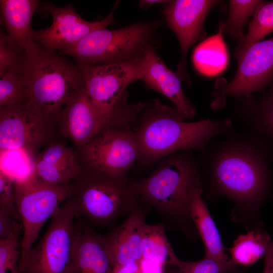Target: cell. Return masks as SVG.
Wrapping results in <instances>:
<instances>
[{
  "instance_id": "cell-35",
  "label": "cell",
  "mask_w": 273,
  "mask_h": 273,
  "mask_svg": "<svg viewBox=\"0 0 273 273\" xmlns=\"http://www.w3.org/2000/svg\"><path fill=\"white\" fill-rule=\"evenodd\" d=\"M138 263L142 273H165L167 268L164 265L144 258Z\"/></svg>"
},
{
  "instance_id": "cell-17",
  "label": "cell",
  "mask_w": 273,
  "mask_h": 273,
  "mask_svg": "<svg viewBox=\"0 0 273 273\" xmlns=\"http://www.w3.org/2000/svg\"><path fill=\"white\" fill-rule=\"evenodd\" d=\"M73 252L75 273H112L113 264L106 236L96 233L82 221Z\"/></svg>"
},
{
  "instance_id": "cell-5",
  "label": "cell",
  "mask_w": 273,
  "mask_h": 273,
  "mask_svg": "<svg viewBox=\"0 0 273 273\" xmlns=\"http://www.w3.org/2000/svg\"><path fill=\"white\" fill-rule=\"evenodd\" d=\"M78 217L71 197L51 217L38 244L20 255L19 273H75L73 252L79 229Z\"/></svg>"
},
{
  "instance_id": "cell-29",
  "label": "cell",
  "mask_w": 273,
  "mask_h": 273,
  "mask_svg": "<svg viewBox=\"0 0 273 273\" xmlns=\"http://www.w3.org/2000/svg\"><path fill=\"white\" fill-rule=\"evenodd\" d=\"M273 31V1L262 2L253 15L248 30L237 50L261 41Z\"/></svg>"
},
{
  "instance_id": "cell-11",
  "label": "cell",
  "mask_w": 273,
  "mask_h": 273,
  "mask_svg": "<svg viewBox=\"0 0 273 273\" xmlns=\"http://www.w3.org/2000/svg\"><path fill=\"white\" fill-rule=\"evenodd\" d=\"M81 150L88 168L117 177H123L142 158L136 131L128 126L104 129Z\"/></svg>"
},
{
  "instance_id": "cell-1",
  "label": "cell",
  "mask_w": 273,
  "mask_h": 273,
  "mask_svg": "<svg viewBox=\"0 0 273 273\" xmlns=\"http://www.w3.org/2000/svg\"><path fill=\"white\" fill-rule=\"evenodd\" d=\"M225 136L209 149L205 165L212 188L239 204L260 202L272 177L270 142L253 132Z\"/></svg>"
},
{
  "instance_id": "cell-25",
  "label": "cell",
  "mask_w": 273,
  "mask_h": 273,
  "mask_svg": "<svg viewBox=\"0 0 273 273\" xmlns=\"http://www.w3.org/2000/svg\"><path fill=\"white\" fill-rule=\"evenodd\" d=\"M271 242L269 236L260 231L253 230L241 235L230 249V260L235 266L252 265L264 256Z\"/></svg>"
},
{
  "instance_id": "cell-7",
  "label": "cell",
  "mask_w": 273,
  "mask_h": 273,
  "mask_svg": "<svg viewBox=\"0 0 273 273\" xmlns=\"http://www.w3.org/2000/svg\"><path fill=\"white\" fill-rule=\"evenodd\" d=\"M81 171L75 179L76 186L72 197L78 217L84 216L92 222L103 225L131 209L138 199L132 186L122 179L89 169Z\"/></svg>"
},
{
  "instance_id": "cell-23",
  "label": "cell",
  "mask_w": 273,
  "mask_h": 273,
  "mask_svg": "<svg viewBox=\"0 0 273 273\" xmlns=\"http://www.w3.org/2000/svg\"><path fill=\"white\" fill-rule=\"evenodd\" d=\"M223 24L220 23L218 32L201 42L194 51V66L203 75H217L227 66L229 55L223 38Z\"/></svg>"
},
{
  "instance_id": "cell-28",
  "label": "cell",
  "mask_w": 273,
  "mask_h": 273,
  "mask_svg": "<svg viewBox=\"0 0 273 273\" xmlns=\"http://www.w3.org/2000/svg\"><path fill=\"white\" fill-rule=\"evenodd\" d=\"M263 1L259 0H231L228 20L223 24V32L239 42L243 38V28L249 18L253 15Z\"/></svg>"
},
{
  "instance_id": "cell-12",
  "label": "cell",
  "mask_w": 273,
  "mask_h": 273,
  "mask_svg": "<svg viewBox=\"0 0 273 273\" xmlns=\"http://www.w3.org/2000/svg\"><path fill=\"white\" fill-rule=\"evenodd\" d=\"M238 67L233 79L213 92L217 97L249 98L273 82V38L250 44L236 51Z\"/></svg>"
},
{
  "instance_id": "cell-36",
  "label": "cell",
  "mask_w": 273,
  "mask_h": 273,
  "mask_svg": "<svg viewBox=\"0 0 273 273\" xmlns=\"http://www.w3.org/2000/svg\"><path fill=\"white\" fill-rule=\"evenodd\" d=\"M138 262L115 265L112 273H142Z\"/></svg>"
},
{
  "instance_id": "cell-13",
  "label": "cell",
  "mask_w": 273,
  "mask_h": 273,
  "mask_svg": "<svg viewBox=\"0 0 273 273\" xmlns=\"http://www.w3.org/2000/svg\"><path fill=\"white\" fill-rule=\"evenodd\" d=\"M43 9L51 15L52 24L47 29L33 30V38L41 48L54 52H63L90 32L115 24L113 12L103 20L89 22L84 20L71 5L60 8L49 3Z\"/></svg>"
},
{
  "instance_id": "cell-27",
  "label": "cell",
  "mask_w": 273,
  "mask_h": 273,
  "mask_svg": "<svg viewBox=\"0 0 273 273\" xmlns=\"http://www.w3.org/2000/svg\"><path fill=\"white\" fill-rule=\"evenodd\" d=\"M23 60V57L18 65L0 76V107L28 99Z\"/></svg>"
},
{
  "instance_id": "cell-24",
  "label": "cell",
  "mask_w": 273,
  "mask_h": 273,
  "mask_svg": "<svg viewBox=\"0 0 273 273\" xmlns=\"http://www.w3.org/2000/svg\"><path fill=\"white\" fill-rule=\"evenodd\" d=\"M141 253L142 258L166 266L174 265L179 259L171 247L161 224H145Z\"/></svg>"
},
{
  "instance_id": "cell-21",
  "label": "cell",
  "mask_w": 273,
  "mask_h": 273,
  "mask_svg": "<svg viewBox=\"0 0 273 273\" xmlns=\"http://www.w3.org/2000/svg\"><path fill=\"white\" fill-rule=\"evenodd\" d=\"M202 186L195 188L192 194L189 216L194 221L203 240L205 257L220 262L229 260L220 234L207 206L202 197Z\"/></svg>"
},
{
  "instance_id": "cell-6",
  "label": "cell",
  "mask_w": 273,
  "mask_h": 273,
  "mask_svg": "<svg viewBox=\"0 0 273 273\" xmlns=\"http://www.w3.org/2000/svg\"><path fill=\"white\" fill-rule=\"evenodd\" d=\"M156 22H139L118 29L94 31L59 53L74 58L78 65L119 63L143 56L151 47Z\"/></svg>"
},
{
  "instance_id": "cell-37",
  "label": "cell",
  "mask_w": 273,
  "mask_h": 273,
  "mask_svg": "<svg viewBox=\"0 0 273 273\" xmlns=\"http://www.w3.org/2000/svg\"><path fill=\"white\" fill-rule=\"evenodd\" d=\"M263 273H273V242H271L264 255Z\"/></svg>"
},
{
  "instance_id": "cell-15",
  "label": "cell",
  "mask_w": 273,
  "mask_h": 273,
  "mask_svg": "<svg viewBox=\"0 0 273 273\" xmlns=\"http://www.w3.org/2000/svg\"><path fill=\"white\" fill-rule=\"evenodd\" d=\"M117 123L99 112L84 86L66 104L57 120L61 133L81 149L104 129L118 125Z\"/></svg>"
},
{
  "instance_id": "cell-34",
  "label": "cell",
  "mask_w": 273,
  "mask_h": 273,
  "mask_svg": "<svg viewBox=\"0 0 273 273\" xmlns=\"http://www.w3.org/2000/svg\"><path fill=\"white\" fill-rule=\"evenodd\" d=\"M18 222L12 212L0 206V240L9 237Z\"/></svg>"
},
{
  "instance_id": "cell-8",
  "label": "cell",
  "mask_w": 273,
  "mask_h": 273,
  "mask_svg": "<svg viewBox=\"0 0 273 273\" xmlns=\"http://www.w3.org/2000/svg\"><path fill=\"white\" fill-rule=\"evenodd\" d=\"M74 193L71 184H51L34 175L14 183L15 202L23 230L21 255L33 247L46 220Z\"/></svg>"
},
{
  "instance_id": "cell-18",
  "label": "cell",
  "mask_w": 273,
  "mask_h": 273,
  "mask_svg": "<svg viewBox=\"0 0 273 273\" xmlns=\"http://www.w3.org/2000/svg\"><path fill=\"white\" fill-rule=\"evenodd\" d=\"M81 171L71 148L61 143L52 142L35 158L34 175L53 185H70Z\"/></svg>"
},
{
  "instance_id": "cell-22",
  "label": "cell",
  "mask_w": 273,
  "mask_h": 273,
  "mask_svg": "<svg viewBox=\"0 0 273 273\" xmlns=\"http://www.w3.org/2000/svg\"><path fill=\"white\" fill-rule=\"evenodd\" d=\"M259 99L240 98V116L252 131L273 142V82Z\"/></svg>"
},
{
  "instance_id": "cell-33",
  "label": "cell",
  "mask_w": 273,
  "mask_h": 273,
  "mask_svg": "<svg viewBox=\"0 0 273 273\" xmlns=\"http://www.w3.org/2000/svg\"><path fill=\"white\" fill-rule=\"evenodd\" d=\"M14 183L13 179L0 172V206L9 210L21 223L15 202Z\"/></svg>"
},
{
  "instance_id": "cell-26",
  "label": "cell",
  "mask_w": 273,
  "mask_h": 273,
  "mask_svg": "<svg viewBox=\"0 0 273 273\" xmlns=\"http://www.w3.org/2000/svg\"><path fill=\"white\" fill-rule=\"evenodd\" d=\"M35 156L24 149L0 150V172L14 182L34 175Z\"/></svg>"
},
{
  "instance_id": "cell-10",
  "label": "cell",
  "mask_w": 273,
  "mask_h": 273,
  "mask_svg": "<svg viewBox=\"0 0 273 273\" xmlns=\"http://www.w3.org/2000/svg\"><path fill=\"white\" fill-rule=\"evenodd\" d=\"M143 55L119 63L78 65L85 91L96 108L106 118H116V107L125 100L126 87L143 76Z\"/></svg>"
},
{
  "instance_id": "cell-38",
  "label": "cell",
  "mask_w": 273,
  "mask_h": 273,
  "mask_svg": "<svg viewBox=\"0 0 273 273\" xmlns=\"http://www.w3.org/2000/svg\"><path fill=\"white\" fill-rule=\"evenodd\" d=\"M170 1L165 0H143L139 3L140 6L143 8H148L155 4H168Z\"/></svg>"
},
{
  "instance_id": "cell-2",
  "label": "cell",
  "mask_w": 273,
  "mask_h": 273,
  "mask_svg": "<svg viewBox=\"0 0 273 273\" xmlns=\"http://www.w3.org/2000/svg\"><path fill=\"white\" fill-rule=\"evenodd\" d=\"M231 119H206L188 122L175 108L156 101L135 130L147 162L182 151H205L217 136L233 131Z\"/></svg>"
},
{
  "instance_id": "cell-3",
  "label": "cell",
  "mask_w": 273,
  "mask_h": 273,
  "mask_svg": "<svg viewBox=\"0 0 273 273\" xmlns=\"http://www.w3.org/2000/svg\"><path fill=\"white\" fill-rule=\"evenodd\" d=\"M23 65L28 101L57 120L66 104L84 86L79 67L37 44L25 53Z\"/></svg>"
},
{
  "instance_id": "cell-16",
  "label": "cell",
  "mask_w": 273,
  "mask_h": 273,
  "mask_svg": "<svg viewBox=\"0 0 273 273\" xmlns=\"http://www.w3.org/2000/svg\"><path fill=\"white\" fill-rule=\"evenodd\" d=\"M142 64V80L145 85L169 99L184 119L192 118L196 109L184 93L180 78L167 67L157 54L155 47L149 48L145 53Z\"/></svg>"
},
{
  "instance_id": "cell-9",
  "label": "cell",
  "mask_w": 273,
  "mask_h": 273,
  "mask_svg": "<svg viewBox=\"0 0 273 273\" xmlns=\"http://www.w3.org/2000/svg\"><path fill=\"white\" fill-rule=\"evenodd\" d=\"M57 120L28 99L0 107V150L24 149L36 156L55 135Z\"/></svg>"
},
{
  "instance_id": "cell-31",
  "label": "cell",
  "mask_w": 273,
  "mask_h": 273,
  "mask_svg": "<svg viewBox=\"0 0 273 273\" xmlns=\"http://www.w3.org/2000/svg\"><path fill=\"white\" fill-rule=\"evenodd\" d=\"M174 265L176 273H229L236 266L230 260L222 262L206 257L196 261H184L179 258Z\"/></svg>"
},
{
  "instance_id": "cell-20",
  "label": "cell",
  "mask_w": 273,
  "mask_h": 273,
  "mask_svg": "<svg viewBox=\"0 0 273 273\" xmlns=\"http://www.w3.org/2000/svg\"><path fill=\"white\" fill-rule=\"evenodd\" d=\"M145 224L144 214L133 212L106 236L114 266L138 262L142 258L141 244Z\"/></svg>"
},
{
  "instance_id": "cell-4",
  "label": "cell",
  "mask_w": 273,
  "mask_h": 273,
  "mask_svg": "<svg viewBox=\"0 0 273 273\" xmlns=\"http://www.w3.org/2000/svg\"><path fill=\"white\" fill-rule=\"evenodd\" d=\"M202 185L197 162L187 153H177L132 186L138 199L170 215L183 217L189 216L194 189Z\"/></svg>"
},
{
  "instance_id": "cell-40",
  "label": "cell",
  "mask_w": 273,
  "mask_h": 273,
  "mask_svg": "<svg viewBox=\"0 0 273 273\" xmlns=\"http://www.w3.org/2000/svg\"><path fill=\"white\" fill-rule=\"evenodd\" d=\"M271 160L273 161V154H272V156H271Z\"/></svg>"
},
{
  "instance_id": "cell-19",
  "label": "cell",
  "mask_w": 273,
  "mask_h": 273,
  "mask_svg": "<svg viewBox=\"0 0 273 273\" xmlns=\"http://www.w3.org/2000/svg\"><path fill=\"white\" fill-rule=\"evenodd\" d=\"M39 4L36 0L0 1L1 22L23 55L37 44L31 24Z\"/></svg>"
},
{
  "instance_id": "cell-32",
  "label": "cell",
  "mask_w": 273,
  "mask_h": 273,
  "mask_svg": "<svg viewBox=\"0 0 273 273\" xmlns=\"http://www.w3.org/2000/svg\"><path fill=\"white\" fill-rule=\"evenodd\" d=\"M24 55L19 51L16 44L6 33L0 34V76L18 65Z\"/></svg>"
},
{
  "instance_id": "cell-30",
  "label": "cell",
  "mask_w": 273,
  "mask_h": 273,
  "mask_svg": "<svg viewBox=\"0 0 273 273\" xmlns=\"http://www.w3.org/2000/svg\"><path fill=\"white\" fill-rule=\"evenodd\" d=\"M22 228L18 222L11 235L0 240V273H19L20 255L18 250V237Z\"/></svg>"
},
{
  "instance_id": "cell-39",
  "label": "cell",
  "mask_w": 273,
  "mask_h": 273,
  "mask_svg": "<svg viewBox=\"0 0 273 273\" xmlns=\"http://www.w3.org/2000/svg\"><path fill=\"white\" fill-rule=\"evenodd\" d=\"M165 273H176L175 266L174 265L167 266Z\"/></svg>"
},
{
  "instance_id": "cell-14",
  "label": "cell",
  "mask_w": 273,
  "mask_h": 273,
  "mask_svg": "<svg viewBox=\"0 0 273 273\" xmlns=\"http://www.w3.org/2000/svg\"><path fill=\"white\" fill-rule=\"evenodd\" d=\"M219 2L213 0L170 1L163 10L166 21L180 44L181 59L176 73L181 79H188L187 56L189 49L200 36L208 13Z\"/></svg>"
}]
</instances>
